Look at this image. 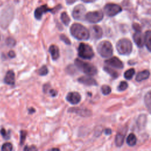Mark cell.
<instances>
[{"label":"cell","mask_w":151,"mask_h":151,"mask_svg":"<svg viewBox=\"0 0 151 151\" xmlns=\"http://www.w3.org/2000/svg\"><path fill=\"white\" fill-rule=\"evenodd\" d=\"M78 81L87 86H97V83L95 79L90 76H82L78 79Z\"/></svg>","instance_id":"obj_13"},{"label":"cell","mask_w":151,"mask_h":151,"mask_svg":"<svg viewBox=\"0 0 151 151\" xmlns=\"http://www.w3.org/2000/svg\"><path fill=\"white\" fill-rule=\"evenodd\" d=\"M76 0H66L67 4H73L74 2H75Z\"/></svg>","instance_id":"obj_40"},{"label":"cell","mask_w":151,"mask_h":151,"mask_svg":"<svg viewBox=\"0 0 151 151\" xmlns=\"http://www.w3.org/2000/svg\"><path fill=\"white\" fill-rule=\"evenodd\" d=\"M6 45L8 46V47H12L14 46H15V44H16V41L15 40L12 38V37H9L6 39Z\"/></svg>","instance_id":"obj_30"},{"label":"cell","mask_w":151,"mask_h":151,"mask_svg":"<svg viewBox=\"0 0 151 151\" xmlns=\"http://www.w3.org/2000/svg\"><path fill=\"white\" fill-rule=\"evenodd\" d=\"M60 40H61V41H63L65 44H67V45H70V44H71V42H70V40H69L65 35L61 34V35H60Z\"/></svg>","instance_id":"obj_33"},{"label":"cell","mask_w":151,"mask_h":151,"mask_svg":"<svg viewBox=\"0 0 151 151\" xmlns=\"http://www.w3.org/2000/svg\"><path fill=\"white\" fill-rule=\"evenodd\" d=\"M8 56H9L10 58H14V57H15V52H14V51H12V50L9 51V52H8Z\"/></svg>","instance_id":"obj_37"},{"label":"cell","mask_w":151,"mask_h":151,"mask_svg":"<svg viewBox=\"0 0 151 151\" xmlns=\"http://www.w3.org/2000/svg\"><path fill=\"white\" fill-rule=\"evenodd\" d=\"M105 63L108 64L109 65H110L113 67L119 68V69H122L124 67V64L123 62L116 57H113L109 58V60H106Z\"/></svg>","instance_id":"obj_10"},{"label":"cell","mask_w":151,"mask_h":151,"mask_svg":"<svg viewBox=\"0 0 151 151\" xmlns=\"http://www.w3.org/2000/svg\"><path fill=\"white\" fill-rule=\"evenodd\" d=\"M145 103L147 109L150 111V104H151V99H150V91H149L145 96Z\"/></svg>","instance_id":"obj_25"},{"label":"cell","mask_w":151,"mask_h":151,"mask_svg":"<svg viewBox=\"0 0 151 151\" xmlns=\"http://www.w3.org/2000/svg\"><path fill=\"white\" fill-rule=\"evenodd\" d=\"M27 132L25 130H21L20 132V144L22 145L26 139Z\"/></svg>","instance_id":"obj_31"},{"label":"cell","mask_w":151,"mask_h":151,"mask_svg":"<svg viewBox=\"0 0 151 151\" xmlns=\"http://www.w3.org/2000/svg\"><path fill=\"white\" fill-rule=\"evenodd\" d=\"M122 10L121 6L115 4H107L104 7V13L109 17H114L120 13Z\"/></svg>","instance_id":"obj_7"},{"label":"cell","mask_w":151,"mask_h":151,"mask_svg":"<svg viewBox=\"0 0 151 151\" xmlns=\"http://www.w3.org/2000/svg\"><path fill=\"white\" fill-rule=\"evenodd\" d=\"M104 133L106 135H109V134H110L111 133V130L110 129H106L104 130Z\"/></svg>","instance_id":"obj_38"},{"label":"cell","mask_w":151,"mask_h":151,"mask_svg":"<svg viewBox=\"0 0 151 151\" xmlns=\"http://www.w3.org/2000/svg\"><path fill=\"white\" fill-rule=\"evenodd\" d=\"M103 69H104V70L106 72V73H107L111 77H112L113 78H117V77H118V73H117V71H116L115 70H114L113 69H111V68H110V67H104V68H103Z\"/></svg>","instance_id":"obj_22"},{"label":"cell","mask_w":151,"mask_h":151,"mask_svg":"<svg viewBox=\"0 0 151 151\" xmlns=\"http://www.w3.org/2000/svg\"><path fill=\"white\" fill-rule=\"evenodd\" d=\"M133 41L136 45L139 47H143L144 45V36L140 31H136L133 36Z\"/></svg>","instance_id":"obj_12"},{"label":"cell","mask_w":151,"mask_h":151,"mask_svg":"<svg viewBox=\"0 0 151 151\" xmlns=\"http://www.w3.org/2000/svg\"><path fill=\"white\" fill-rule=\"evenodd\" d=\"M66 100L72 104H76L80 101L81 96L78 92H70L66 96Z\"/></svg>","instance_id":"obj_11"},{"label":"cell","mask_w":151,"mask_h":151,"mask_svg":"<svg viewBox=\"0 0 151 151\" xmlns=\"http://www.w3.org/2000/svg\"><path fill=\"white\" fill-rule=\"evenodd\" d=\"M61 8V6L60 5H58L56 6H55L54 8H52V9H50L48 7V6L47 5H42L40 7H38L35 10V12H34V16H35V18L37 19H41L42 17V15L46 12H50L52 14H54L55 12H56L57 11H58L60 8Z\"/></svg>","instance_id":"obj_6"},{"label":"cell","mask_w":151,"mask_h":151,"mask_svg":"<svg viewBox=\"0 0 151 151\" xmlns=\"http://www.w3.org/2000/svg\"><path fill=\"white\" fill-rule=\"evenodd\" d=\"M127 144L130 146H133L136 144L137 142V138L134 134L130 133L128 135L126 139Z\"/></svg>","instance_id":"obj_20"},{"label":"cell","mask_w":151,"mask_h":151,"mask_svg":"<svg viewBox=\"0 0 151 151\" xmlns=\"http://www.w3.org/2000/svg\"><path fill=\"white\" fill-rule=\"evenodd\" d=\"M144 44L149 51H151V31H147L144 36Z\"/></svg>","instance_id":"obj_19"},{"label":"cell","mask_w":151,"mask_h":151,"mask_svg":"<svg viewBox=\"0 0 151 151\" xmlns=\"http://www.w3.org/2000/svg\"><path fill=\"white\" fill-rule=\"evenodd\" d=\"M68 111L76 113L79 114L80 116H83V117L89 116L90 115V113H91V111L90 110H87V109H83L78 108V107L70 108L68 110Z\"/></svg>","instance_id":"obj_15"},{"label":"cell","mask_w":151,"mask_h":151,"mask_svg":"<svg viewBox=\"0 0 151 151\" xmlns=\"http://www.w3.org/2000/svg\"><path fill=\"white\" fill-rule=\"evenodd\" d=\"M61 19L65 25H68L70 22V18L65 12H63L61 14Z\"/></svg>","instance_id":"obj_23"},{"label":"cell","mask_w":151,"mask_h":151,"mask_svg":"<svg viewBox=\"0 0 151 151\" xmlns=\"http://www.w3.org/2000/svg\"><path fill=\"white\" fill-rule=\"evenodd\" d=\"M83 2H86V3H90V2H93L96 0H82Z\"/></svg>","instance_id":"obj_41"},{"label":"cell","mask_w":151,"mask_h":151,"mask_svg":"<svg viewBox=\"0 0 151 151\" xmlns=\"http://www.w3.org/2000/svg\"><path fill=\"white\" fill-rule=\"evenodd\" d=\"M48 70L45 65H42L38 71V73L40 76H45L48 74Z\"/></svg>","instance_id":"obj_28"},{"label":"cell","mask_w":151,"mask_h":151,"mask_svg":"<svg viewBox=\"0 0 151 151\" xmlns=\"http://www.w3.org/2000/svg\"><path fill=\"white\" fill-rule=\"evenodd\" d=\"M132 44L127 38L120 40L116 44L117 52L120 55H129L132 51Z\"/></svg>","instance_id":"obj_4"},{"label":"cell","mask_w":151,"mask_h":151,"mask_svg":"<svg viewBox=\"0 0 151 151\" xmlns=\"http://www.w3.org/2000/svg\"><path fill=\"white\" fill-rule=\"evenodd\" d=\"M49 52H50L52 59L53 60H56L59 58L60 52L57 46L55 45H51L49 48Z\"/></svg>","instance_id":"obj_16"},{"label":"cell","mask_w":151,"mask_h":151,"mask_svg":"<svg viewBox=\"0 0 151 151\" xmlns=\"http://www.w3.org/2000/svg\"><path fill=\"white\" fill-rule=\"evenodd\" d=\"M4 82L8 85H14L15 84V74L12 70H9L6 72L4 78Z\"/></svg>","instance_id":"obj_14"},{"label":"cell","mask_w":151,"mask_h":151,"mask_svg":"<svg viewBox=\"0 0 151 151\" xmlns=\"http://www.w3.org/2000/svg\"><path fill=\"white\" fill-rule=\"evenodd\" d=\"M12 145L9 142H6L4 143L1 147V151H12Z\"/></svg>","instance_id":"obj_26"},{"label":"cell","mask_w":151,"mask_h":151,"mask_svg":"<svg viewBox=\"0 0 151 151\" xmlns=\"http://www.w3.org/2000/svg\"><path fill=\"white\" fill-rule=\"evenodd\" d=\"M28 111H29V114H32V113L35 112V109L34 108H30V109H28Z\"/></svg>","instance_id":"obj_39"},{"label":"cell","mask_w":151,"mask_h":151,"mask_svg":"<svg viewBox=\"0 0 151 151\" xmlns=\"http://www.w3.org/2000/svg\"><path fill=\"white\" fill-rule=\"evenodd\" d=\"M150 76V72L147 70H143L142 71L139 72L136 77V80L137 81H142L143 80H145L146 79H147Z\"/></svg>","instance_id":"obj_18"},{"label":"cell","mask_w":151,"mask_h":151,"mask_svg":"<svg viewBox=\"0 0 151 151\" xmlns=\"http://www.w3.org/2000/svg\"><path fill=\"white\" fill-rule=\"evenodd\" d=\"M85 12L86 8L84 5L78 4L74 8L72 12V16L77 20H83L85 17Z\"/></svg>","instance_id":"obj_9"},{"label":"cell","mask_w":151,"mask_h":151,"mask_svg":"<svg viewBox=\"0 0 151 151\" xmlns=\"http://www.w3.org/2000/svg\"><path fill=\"white\" fill-rule=\"evenodd\" d=\"M98 53L103 58H109L113 54V49L111 44L108 41L100 42L97 47Z\"/></svg>","instance_id":"obj_3"},{"label":"cell","mask_w":151,"mask_h":151,"mask_svg":"<svg viewBox=\"0 0 151 151\" xmlns=\"http://www.w3.org/2000/svg\"><path fill=\"white\" fill-rule=\"evenodd\" d=\"M101 90L103 94L108 95L111 93V89L110 86H109L107 85H103V86H102V87L101 88Z\"/></svg>","instance_id":"obj_27"},{"label":"cell","mask_w":151,"mask_h":151,"mask_svg":"<svg viewBox=\"0 0 151 151\" xmlns=\"http://www.w3.org/2000/svg\"><path fill=\"white\" fill-rule=\"evenodd\" d=\"M70 33L73 37L78 40H87L90 38L89 31L78 23H75L71 25Z\"/></svg>","instance_id":"obj_1"},{"label":"cell","mask_w":151,"mask_h":151,"mask_svg":"<svg viewBox=\"0 0 151 151\" xmlns=\"http://www.w3.org/2000/svg\"><path fill=\"white\" fill-rule=\"evenodd\" d=\"M74 64L79 70L89 76L96 75L97 73L96 67L91 63L84 62L77 58L74 61Z\"/></svg>","instance_id":"obj_2"},{"label":"cell","mask_w":151,"mask_h":151,"mask_svg":"<svg viewBox=\"0 0 151 151\" xmlns=\"http://www.w3.org/2000/svg\"><path fill=\"white\" fill-rule=\"evenodd\" d=\"M78 55L81 58L90 60L94 56V53L91 46L81 42L78 48Z\"/></svg>","instance_id":"obj_5"},{"label":"cell","mask_w":151,"mask_h":151,"mask_svg":"<svg viewBox=\"0 0 151 151\" xmlns=\"http://www.w3.org/2000/svg\"><path fill=\"white\" fill-rule=\"evenodd\" d=\"M128 87V84L127 83L126 81H121L120 84L118 86V90L120 91H124Z\"/></svg>","instance_id":"obj_29"},{"label":"cell","mask_w":151,"mask_h":151,"mask_svg":"<svg viewBox=\"0 0 151 151\" xmlns=\"http://www.w3.org/2000/svg\"><path fill=\"white\" fill-rule=\"evenodd\" d=\"M124 136L120 133H117L115 138V143L117 147H121L124 142Z\"/></svg>","instance_id":"obj_21"},{"label":"cell","mask_w":151,"mask_h":151,"mask_svg":"<svg viewBox=\"0 0 151 151\" xmlns=\"http://www.w3.org/2000/svg\"><path fill=\"white\" fill-rule=\"evenodd\" d=\"M103 18V13L101 11L89 12L85 15L84 19L91 23H97Z\"/></svg>","instance_id":"obj_8"},{"label":"cell","mask_w":151,"mask_h":151,"mask_svg":"<svg viewBox=\"0 0 151 151\" xmlns=\"http://www.w3.org/2000/svg\"><path fill=\"white\" fill-rule=\"evenodd\" d=\"M92 35L96 39H99L102 37L103 31L100 27L99 25H94L91 28Z\"/></svg>","instance_id":"obj_17"},{"label":"cell","mask_w":151,"mask_h":151,"mask_svg":"<svg viewBox=\"0 0 151 151\" xmlns=\"http://www.w3.org/2000/svg\"><path fill=\"white\" fill-rule=\"evenodd\" d=\"M0 133L1 134V135L2 136V137L5 139H9V134H10V133L9 132H6V130L4 129V128H2L1 129V131H0Z\"/></svg>","instance_id":"obj_32"},{"label":"cell","mask_w":151,"mask_h":151,"mask_svg":"<svg viewBox=\"0 0 151 151\" xmlns=\"http://www.w3.org/2000/svg\"><path fill=\"white\" fill-rule=\"evenodd\" d=\"M51 151H60V149L58 148H53L52 149Z\"/></svg>","instance_id":"obj_42"},{"label":"cell","mask_w":151,"mask_h":151,"mask_svg":"<svg viewBox=\"0 0 151 151\" xmlns=\"http://www.w3.org/2000/svg\"><path fill=\"white\" fill-rule=\"evenodd\" d=\"M24 151H37V149L34 146H31V147L26 146L24 149Z\"/></svg>","instance_id":"obj_34"},{"label":"cell","mask_w":151,"mask_h":151,"mask_svg":"<svg viewBox=\"0 0 151 151\" xmlns=\"http://www.w3.org/2000/svg\"><path fill=\"white\" fill-rule=\"evenodd\" d=\"M135 73V70L134 68H130L129 70L125 71L124 74V77L127 80H130L133 77Z\"/></svg>","instance_id":"obj_24"},{"label":"cell","mask_w":151,"mask_h":151,"mask_svg":"<svg viewBox=\"0 0 151 151\" xmlns=\"http://www.w3.org/2000/svg\"><path fill=\"white\" fill-rule=\"evenodd\" d=\"M50 94H51V96L55 97V96L57 95V92L55 90H54V89H51V90H50Z\"/></svg>","instance_id":"obj_36"},{"label":"cell","mask_w":151,"mask_h":151,"mask_svg":"<svg viewBox=\"0 0 151 151\" xmlns=\"http://www.w3.org/2000/svg\"><path fill=\"white\" fill-rule=\"evenodd\" d=\"M133 28L136 31H141L140 26L137 23H134L133 24Z\"/></svg>","instance_id":"obj_35"}]
</instances>
